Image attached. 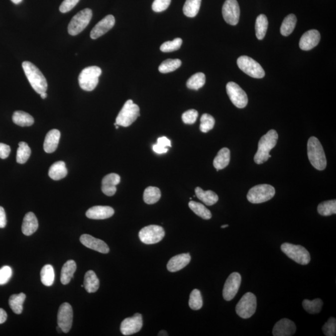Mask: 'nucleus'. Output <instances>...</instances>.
<instances>
[{"mask_svg":"<svg viewBox=\"0 0 336 336\" xmlns=\"http://www.w3.org/2000/svg\"><path fill=\"white\" fill-rule=\"evenodd\" d=\"M278 139V134L275 129H271L261 137L258 142L257 152L254 156V161L256 164H263L271 158L270 152L275 148Z\"/></svg>","mask_w":336,"mask_h":336,"instance_id":"obj_1","label":"nucleus"},{"mask_svg":"<svg viewBox=\"0 0 336 336\" xmlns=\"http://www.w3.org/2000/svg\"><path fill=\"white\" fill-rule=\"evenodd\" d=\"M308 156L314 168L318 170H325L327 166L325 151L317 138L311 137L308 142Z\"/></svg>","mask_w":336,"mask_h":336,"instance_id":"obj_2","label":"nucleus"},{"mask_svg":"<svg viewBox=\"0 0 336 336\" xmlns=\"http://www.w3.org/2000/svg\"><path fill=\"white\" fill-rule=\"evenodd\" d=\"M22 67L32 89L39 94L46 92L47 82L40 70L29 61L22 62Z\"/></svg>","mask_w":336,"mask_h":336,"instance_id":"obj_3","label":"nucleus"},{"mask_svg":"<svg viewBox=\"0 0 336 336\" xmlns=\"http://www.w3.org/2000/svg\"><path fill=\"white\" fill-rule=\"evenodd\" d=\"M102 70L97 66H90L82 70L79 76V86L86 91H94L99 84Z\"/></svg>","mask_w":336,"mask_h":336,"instance_id":"obj_4","label":"nucleus"},{"mask_svg":"<svg viewBox=\"0 0 336 336\" xmlns=\"http://www.w3.org/2000/svg\"><path fill=\"white\" fill-rule=\"evenodd\" d=\"M275 195V189L270 184H259L249 190L246 196L252 204H261L270 201Z\"/></svg>","mask_w":336,"mask_h":336,"instance_id":"obj_5","label":"nucleus"},{"mask_svg":"<svg viewBox=\"0 0 336 336\" xmlns=\"http://www.w3.org/2000/svg\"><path fill=\"white\" fill-rule=\"evenodd\" d=\"M139 114V107L134 104L133 101L128 100L125 102L119 112L115 123L118 126L127 127L130 126L136 120Z\"/></svg>","mask_w":336,"mask_h":336,"instance_id":"obj_6","label":"nucleus"},{"mask_svg":"<svg viewBox=\"0 0 336 336\" xmlns=\"http://www.w3.org/2000/svg\"><path fill=\"white\" fill-rule=\"evenodd\" d=\"M281 250L291 260L300 265H306L310 262V254L303 246L284 243L281 246Z\"/></svg>","mask_w":336,"mask_h":336,"instance_id":"obj_7","label":"nucleus"},{"mask_svg":"<svg viewBox=\"0 0 336 336\" xmlns=\"http://www.w3.org/2000/svg\"><path fill=\"white\" fill-rule=\"evenodd\" d=\"M256 306L257 301L255 295L252 293H246L236 305V313L241 318H250L255 314Z\"/></svg>","mask_w":336,"mask_h":336,"instance_id":"obj_8","label":"nucleus"},{"mask_svg":"<svg viewBox=\"0 0 336 336\" xmlns=\"http://www.w3.org/2000/svg\"><path fill=\"white\" fill-rule=\"evenodd\" d=\"M92 17V11L91 9L86 8L79 11L72 17L68 26V32L72 36L81 33L88 26Z\"/></svg>","mask_w":336,"mask_h":336,"instance_id":"obj_9","label":"nucleus"},{"mask_svg":"<svg viewBox=\"0 0 336 336\" xmlns=\"http://www.w3.org/2000/svg\"><path fill=\"white\" fill-rule=\"evenodd\" d=\"M237 65L244 73L253 78L261 79L265 76L263 67L251 57L242 56L238 57Z\"/></svg>","mask_w":336,"mask_h":336,"instance_id":"obj_10","label":"nucleus"},{"mask_svg":"<svg viewBox=\"0 0 336 336\" xmlns=\"http://www.w3.org/2000/svg\"><path fill=\"white\" fill-rule=\"evenodd\" d=\"M138 235L142 242L147 245H151L162 240L165 235V231L161 226L150 225L141 229Z\"/></svg>","mask_w":336,"mask_h":336,"instance_id":"obj_11","label":"nucleus"},{"mask_svg":"<svg viewBox=\"0 0 336 336\" xmlns=\"http://www.w3.org/2000/svg\"><path fill=\"white\" fill-rule=\"evenodd\" d=\"M226 90L229 99L236 107L243 109L247 106V95L238 84L233 82H228L226 84Z\"/></svg>","mask_w":336,"mask_h":336,"instance_id":"obj_12","label":"nucleus"},{"mask_svg":"<svg viewBox=\"0 0 336 336\" xmlns=\"http://www.w3.org/2000/svg\"><path fill=\"white\" fill-rule=\"evenodd\" d=\"M73 322V310L68 303H64L60 306L57 314V324L62 332L67 333L71 330Z\"/></svg>","mask_w":336,"mask_h":336,"instance_id":"obj_13","label":"nucleus"},{"mask_svg":"<svg viewBox=\"0 0 336 336\" xmlns=\"http://www.w3.org/2000/svg\"><path fill=\"white\" fill-rule=\"evenodd\" d=\"M240 10L236 0H226L223 7V15L226 23L232 26L237 24Z\"/></svg>","mask_w":336,"mask_h":336,"instance_id":"obj_14","label":"nucleus"},{"mask_svg":"<svg viewBox=\"0 0 336 336\" xmlns=\"http://www.w3.org/2000/svg\"><path fill=\"white\" fill-rule=\"evenodd\" d=\"M241 277L240 274L233 272L229 275L224 284L223 298L226 301H231L237 294L241 285Z\"/></svg>","mask_w":336,"mask_h":336,"instance_id":"obj_15","label":"nucleus"},{"mask_svg":"<svg viewBox=\"0 0 336 336\" xmlns=\"http://www.w3.org/2000/svg\"><path fill=\"white\" fill-rule=\"evenodd\" d=\"M143 327V318L141 314L136 313L130 318L122 321L120 331L124 336H130L139 332Z\"/></svg>","mask_w":336,"mask_h":336,"instance_id":"obj_16","label":"nucleus"},{"mask_svg":"<svg viewBox=\"0 0 336 336\" xmlns=\"http://www.w3.org/2000/svg\"><path fill=\"white\" fill-rule=\"evenodd\" d=\"M115 19L113 15H108L99 21L91 32V37L92 39H98L110 31L114 26Z\"/></svg>","mask_w":336,"mask_h":336,"instance_id":"obj_17","label":"nucleus"},{"mask_svg":"<svg viewBox=\"0 0 336 336\" xmlns=\"http://www.w3.org/2000/svg\"><path fill=\"white\" fill-rule=\"evenodd\" d=\"M80 241L86 247L99 251L102 253H108L110 248L107 244L101 239L96 238L89 234H83L80 238Z\"/></svg>","mask_w":336,"mask_h":336,"instance_id":"obj_18","label":"nucleus"},{"mask_svg":"<svg viewBox=\"0 0 336 336\" xmlns=\"http://www.w3.org/2000/svg\"><path fill=\"white\" fill-rule=\"evenodd\" d=\"M295 324L288 319L284 318L276 323L273 329L274 336H291L295 335Z\"/></svg>","mask_w":336,"mask_h":336,"instance_id":"obj_19","label":"nucleus"},{"mask_svg":"<svg viewBox=\"0 0 336 336\" xmlns=\"http://www.w3.org/2000/svg\"><path fill=\"white\" fill-rule=\"evenodd\" d=\"M321 39L320 32L316 29H311L306 32L300 41V47L303 51H309L317 46Z\"/></svg>","mask_w":336,"mask_h":336,"instance_id":"obj_20","label":"nucleus"},{"mask_svg":"<svg viewBox=\"0 0 336 336\" xmlns=\"http://www.w3.org/2000/svg\"><path fill=\"white\" fill-rule=\"evenodd\" d=\"M120 182V176L115 173H111L105 176L102 181V191L106 196H112L116 192V185Z\"/></svg>","mask_w":336,"mask_h":336,"instance_id":"obj_21","label":"nucleus"},{"mask_svg":"<svg viewBox=\"0 0 336 336\" xmlns=\"http://www.w3.org/2000/svg\"><path fill=\"white\" fill-rule=\"evenodd\" d=\"M113 209L110 206H97L92 207L86 212V216L89 219L95 220H102L111 218L113 216Z\"/></svg>","mask_w":336,"mask_h":336,"instance_id":"obj_22","label":"nucleus"},{"mask_svg":"<svg viewBox=\"0 0 336 336\" xmlns=\"http://www.w3.org/2000/svg\"><path fill=\"white\" fill-rule=\"evenodd\" d=\"M189 253H182L173 256L167 264V269L170 272H176L186 267L191 261Z\"/></svg>","mask_w":336,"mask_h":336,"instance_id":"obj_23","label":"nucleus"},{"mask_svg":"<svg viewBox=\"0 0 336 336\" xmlns=\"http://www.w3.org/2000/svg\"><path fill=\"white\" fill-rule=\"evenodd\" d=\"M61 133L58 129H53L47 133L44 142V149L47 153H53L58 146Z\"/></svg>","mask_w":336,"mask_h":336,"instance_id":"obj_24","label":"nucleus"},{"mask_svg":"<svg viewBox=\"0 0 336 336\" xmlns=\"http://www.w3.org/2000/svg\"><path fill=\"white\" fill-rule=\"evenodd\" d=\"M38 221L34 213H28L25 215L22 224V232L24 235L29 236L33 234L38 228Z\"/></svg>","mask_w":336,"mask_h":336,"instance_id":"obj_25","label":"nucleus"},{"mask_svg":"<svg viewBox=\"0 0 336 336\" xmlns=\"http://www.w3.org/2000/svg\"><path fill=\"white\" fill-rule=\"evenodd\" d=\"M230 151L227 148H223L218 152L214 159L213 164L217 171L226 168L230 163Z\"/></svg>","mask_w":336,"mask_h":336,"instance_id":"obj_26","label":"nucleus"},{"mask_svg":"<svg viewBox=\"0 0 336 336\" xmlns=\"http://www.w3.org/2000/svg\"><path fill=\"white\" fill-rule=\"evenodd\" d=\"M196 196L199 200L203 201L207 206H211L218 203L219 196L214 191H204L203 189L197 187L195 189Z\"/></svg>","mask_w":336,"mask_h":336,"instance_id":"obj_27","label":"nucleus"},{"mask_svg":"<svg viewBox=\"0 0 336 336\" xmlns=\"http://www.w3.org/2000/svg\"><path fill=\"white\" fill-rule=\"evenodd\" d=\"M67 169L64 161H57L50 167L49 176L53 180L58 181L67 176Z\"/></svg>","mask_w":336,"mask_h":336,"instance_id":"obj_28","label":"nucleus"},{"mask_svg":"<svg viewBox=\"0 0 336 336\" xmlns=\"http://www.w3.org/2000/svg\"><path fill=\"white\" fill-rule=\"evenodd\" d=\"M84 284V287L89 293L96 292L99 290L100 281L94 271H87L85 275Z\"/></svg>","mask_w":336,"mask_h":336,"instance_id":"obj_29","label":"nucleus"},{"mask_svg":"<svg viewBox=\"0 0 336 336\" xmlns=\"http://www.w3.org/2000/svg\"><path fill=\"white\" fill-rule=\"evenodd\" d=\"M77 269L76 263L71 260L67 261L62 266L61 274V281L63 285H67L73 278Z\"/></svg>","mask_w":336,"mask_h":336,"instance_id":"obj_30","label":"nucleus"},{"mask_svg":"<svg viewBox=\"0 0 336 336\" xmlns=\"http://www.w3.org/2000/svg\"><path fill=\"white\" fill-rule=\"evenodd\" d=\"M12 121L20 126H29L33 124V117L23 111H16L12 115Z\"/></svg>","mask_w":336,"mask_h":336,"instance_id":"obj_31","label":"nucleus"},{"mask_svg":"<svg viewBox=\"0 0 336 336\" xmlns=\"http://www.w3.org/2000/svg\"><path fill=\"white\" fill-rule=\"evenodd\" d=\"M26 299V295L23 293L16 294L10 296L9 305L12 311L17 315H20L23 310V303Z\"/></svg>","mask_w":336,"mask_h":336,"instance_id":"obj_32","label":"nucleus"},{"mask_svg":"<svg viewBox=\"0 0 336 336\" xmlns=\"http://www.w3.org/2000/svg\"><path fill=\"white\" fill-rule=\"evenodd\" d=\"M297 18L295 14H290L284 19L280 28L281 34L284 36H288L292 33L296 26Z\"/></svg>","mask_w":336,"mask_h":336,"instance_id":"obj_33","label":"nucleus"},{"mask_svg":"<svg viewBox=\"0 0 336 336\" xmlns=\"http://www.w3.org/2000/svg\"><path fill=\"white\" fill-rule=\"evenodd\" d=\"M268 26V19L265 15H259L255 22L256 36L259 40H262L265 37Z\"/></svg>","mask_w":336,"mask_h":336,"instance_id":"obj_34","label":"nucleus"},{"mask_svg":"<svg viewBox=\"0 0 336 336\" xmlns=\"http://www.w3.org/2000/svg\"><path fill=\"white\" fill-rule=\"evenodd\" d=\"M161 196L160 189L156 187L149 186L144 191L143 200L147 204H153L159 201Z\"/></svg>","mask_w":336,"mask_h":336,"instance_id":"obj_35","label":"nucleus"},{"mask_svg":"<svg viewBox=\"0 0 336 336\" xmlns=\"http://www.w3.org/2000/svg\"><path fill=\"white\" fill-rule=\"evenodd\" d=\"M202 0H186L183 6L184 15L189 17H194L198 14L200 9Z\"/></svg>","mask_w":336,"mask_h":336,"instance_id":"obj_36","label":"nucleus"},{"mask_svg":"<svg viewBox=\"0 0 336 336\" xmlns=\"http://www.w3.org/2000/svg\"><path fill=\"white\" fill-rule=\"evenodd\" d=\"M205 83V74L202 73V72H198L188 79L186 85L188 89L198 91L199 89L202 88Z\"/></svg>","mask_w":336,"mask_h":336,"instance_id":"obj_37","label":"nucleus"},{"mask_svg":"<svg viewBox=\"0 0 336 336\" xmlns=\"http://www.w3.org/2000/svg\"><path fill=\"white\" fill-rule=\"evenodd\" d=\"M189 207L197 216L200 217V218L205 219V220H209V219H211L212 214L211 211L208 208H206L203 204L191 201L189 202Z\"/></svg>","mask_w":336,"mask_h":336,"instance_id":"obj_38","label":"nucleus"},{"mask_svg":"<svg viewBox=\"0 0 336 336\" xmlns=\"http://www.w3.org/2000/svg\"><path fill=\"white\" fill-rule=\"evenodd\" d=\"M318 212L323 216H330L336 214V201L330 200L323 202L318 206Z\"/></svg>","mask_w":336,"mask_h":336,"instance_id":"obj_39","label":"nucleus"},{"mask_svg":"<svg viewBox=\"0 0 336 336\" xmlns=\"http://www.w3.org/2000/svg\"><path fill=\"white\" fill-rule=\"evenodd\" d=\"M31 150L28 144L25 142H19L16 153V161L19 164H24L31 156Z\"/></svg>","mask_w":336,"mask_h":336,"instance_id":"obj_40","label":"nucleus"},{"mask_svg":"<svg viewBox=\"0 0 336 336\" xmlns=\"http://www.w3.org/2000/svg\"><path fill=\"white\" fill-rule=\"evenodd\" d=\"M55 278L54 270L51 265L43 266L41 271V280L43 285L47 286L52 285Z\"/></svg>","mask_w":336,"mask_h":336,"instance_id":"obj_41","label":"nucleus"},{"mask_svg":"<svg viewBox=\"0 0 336 336\" xmlns=\"http://www.w3.org/2000/svg\"><path fill=\"white\" fill-rule=\"evenodd\" d=\"M181 60L178 59H167L159 66V71L163 74L169 73L178 69L181 66Z\"/></svg>","mask_w":336,"mask_h":336,"instance_id":"obj_42","label":"nucleus"},{"mask_svg":"<svg viewBox=\"0 0 336 336\" xmlns=\"http://www.w3.org/2000/svg\"><path fill=\"white\" fill-rule=\"evenodd\" d=\"M303 307L310 314H318L320 312L323 306V301L320 298L313 301L305 300L303 301Z\"/></svg>","mask_w":336,"mask_h":336,"instance_id":"obj_43","label":"nucleus"},{"mask_svg":"<svg viewBox=\"0 0 336 336\" xmlns=\"http://www.w3.org/2000/svg\"><path fill=\"white\" fill-rule=\"evenodd\" d=\"M189 305L192 310H199L203 307V300L200 291L198 289H194L190 294Z\"/></svg>","mask_w":336,"mask_h":336,"instance_id":"obj_44","label":"nucleus"},{"mask_svg":"<svg viewBox=\"0 0 336 336\" xmlns=\"http://www.w3.org/2000/svg\"><path fill=\"white\" fill-rule=\"evenodd\" d=\"M215 125V119L213 116L208 113H204L201 118L200 130L203 133H208Z\"/></svg>","mask_w":336,"mask_h":336,"instance_id":"obj_45","label":"nucleus"},{"mask_svg":"<svg viewBox=\"0 0 336 336\" xmlns=\"http://www.w3.org/2000/svg\"><path fill=\"white\" fill-rule=\"evenodd\" d=\"M183 40L181 38H176L173 41L164 42L160 47V50L163 52H171L176 51L180 49Z\"/></svg>","mask_w":336,"mask_h":336,"instance_id":"obj_46","label":"nucleus"},{"mask_svg":"<svg viewBox=\"0 0 336 336\" xmlns=\"http://www.w3.org/2000/svg\"><path fill=\"white\" fill-rule=\"evenodd\" d=\"M322 330L326 336H335L336 333V318L331 317L329 319L327 322L323 326Z\"/></svg>","mask_w":336,"mask_h":336,"instance_id":"obj_47","label":"nucleus"},{"mask_svg":"<svg viewBox=\"0 0 336 336\" xmlns=\"http://www.w3.org/2000/svg\"><path fill=\"white\" fill-rule=\"evenodd\" d=\"M199 115L198 112L194 109L189 110L182 115V119L185 124H192L195 123Z\"/></svg>","mask_w":336,"mask_h":336,"instance_id":"obj_48","label":"nucleus"},{"mask_svg":"<svg viewBox=\"0 0 336 336\" xmlns=\"http://www.w3.org/2000/svg\"><path fill=\"white\" fill-rule=\"evenodd\" d=\"M12 273V269L9 266H4L0 268V285H5L8 282L11 278Z\"/></svg>","mask_w":336,"mask_h":336,"instance_id":"obj_49","label":"nucleus"},{"mask_svg":"<svg viewBox=\"0 0 336 336\" xmlns=\"http://www.w3.org/2000/svg\"><path fill=\"white\" fill-rule=\"evenodd\" d=\"M171 1V0H154L152 4V9L156 12L165 11L170 5Z\"/></svg>","mask_w":336,"mask_h":336,"instance_id":"obj_50","label":"nucleus"},{"mask_svg":"<svg viewBox=\"0 0 336 336\" xmlns=\"http://www.w3.org/2000/svg\"><path fill=\"white\" fill-rule=\"evenodd\" d=\"M79 1L80 0H64L59 7V11L62 13H66L71 11L76 6Z\"/></svg>","mask_w":336,"mask_h":336,"instance_id":"obj_51","label":"nucleus"},{"mask_svg":"<svg viewBox=\"0 0 336 336\" xmlns=\"http://www.w3.org/2000/svg\"><path fill=\"white\" fill-rule=\"evenodd\" d=\"M10 152H11V148L9 145L0 143V158H7L9 155Z\"/></svg>","mask_w":336,"mask_h":336,"instance_id":"obj_52","label":"nucleus"},{"mask_svg":"<svg viewBox=\"0 0 336 336\" xmlns=\"http://www.w3.org/2000/svg\"><path fill=\"white\" fill-rule=\"evenodd\" d=\"M7 220L6 213L2 207L0 206V228H4L6 225Z\"/></svg>","mask_w":336,"mask_h":336,"instance_id":"obj_53","label":"nucleus"},{"mask_svg":"<svg viewBox=\"0 0 336 336\" xmlns=\"http://www.w3.org/2000/svg\"><path fill=\"white\" fill-rule=\"evenodd\" d=\"M157 144L161 147H163V148L171 146V141L166 136H162L159 138L158 141H157Z\"/></svg>","mask_w":336,"mask_h":336,"instance_id":"obj_54","label":"nucleus"},{"mask_svg":"<svg viewBox=\"0 0 336 336\" xmlns=\"http://www.w3.org/2000/svg\"><path fill=\"white\" fill-rule=\"evenodd\" d=\"M153 149L155 153L158 154H163L166 153L167 151H168V149L167 148H163L158 145V144H154L153 146Z\"/></svg>","mask_w":336,"mask_h":336,"instance_id":"obj_55","label":"nucleus"},{"mask_svg":"<svg viewBox=\"0 0 336 336\" xmlns=\"http://www.w3.org/2000/svg\"><path fill=\"white\" fill-rule=\"evenodd\" d=\"M7 320V314L3 309L0 308V325L4 323Z\"/></svg>","mask_w":336,"mask_h":336,"instance_id":"obj_56","label":"nucleus"},{"mask_svg":"<svg viewBox=\"0 0 336 336\" xmlns=\"http://www.w3.org/2000/svg\"><path fill=\"white\" fill-rule=\"evenodd\" d=\"M158 336H168V333L166 331L162 330L158 333Z\"/></svg>","mask_w":336,"mask_h":336,"instance_id":"obj_57","label":"nucleus"},{"mask_svg":"<svg viewBox=\"0 0 336 336\" xmlns=\"http://www.w3.org/2000/svg\"><path fill=\"white\" fill-rule=\"evenodd\" d=\"M40 96H41V98H42V99H46V97H47L46 92H42V93H41V94H40Z\"/></svg>","mask_w":336,"mask_h":336,"instance_id":"obj_58","label":"nucleus"},{"mask_svg":"<svg viewBox=\"0 0 336 336\" xmlns=\"http://www.w3.org/2000/svg\"><path fill=\"white\" fill-rule=\"evenodd\" d=\"M11 1L13 2V3L17 4H19L20 2H21L22 0H11Z\"/></svg>","mask_w":336,"mask_h":336,"instance_id":"obj_59","label":"nucleus"},{"mask_svg":"<svg viewBox=\"0 0 336 336\" xmlns=\"http://www.w3.org/2000/svg\"><path fill=\"white\" fill-rule=\"evenodd\" d=\"M227 226H228V224H226V225H222L221 228H226V227H227Z\"/></svg>","mask_w":336,"mask_h":336,"instance_id":"obj_60","label":"nucleus"}]
</instances>
